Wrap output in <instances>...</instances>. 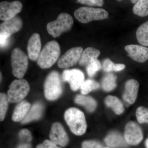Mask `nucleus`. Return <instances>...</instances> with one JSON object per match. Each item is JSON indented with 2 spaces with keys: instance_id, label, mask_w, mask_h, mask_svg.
Returning <instances> with one entry per match:
<instances>
[{
  "instance_id": "obj_1",
  "label": "nucleus",
  "mask_w": 148,
  "mask_h": 148,
  "mask_svg": "<svg viewBox=\"0 0 148 148\" xmlns=\"http://www.w3.org/2000/svg\"><path fill=\"white\" fill-rule=\"evenodd\" d=\"M64 119L71 132L80 136L84 134L87 129V123L84 113L76 108L68 109L64 114Z\"/></svg>"
},
{
  "instance_id": "obj_2",
  "label": "nucleus",
  "mask_w": 148,
  "mask_h": 148,
  "mask_svg": "<svg viewBox=\"0 0 148 148\" xmlns=\"http://www.w3.org/2000/svg\"><path fill=\"white\" fill-rule=\"evenodd\" d=\"M61 54V48L55 40L47 42L41 51L37 59V64L42 69L50 68L58 60Z\"/></svg>"
},
{
  "instance_id": "obj_3",
  "label": "nucleus",
  "mask_w": 148,
  "mask_h": 148,
  "mask_svg": "<svg viewBox=\"0 0 148 148\" xmlns=\"http://www.w3.org/2000/svg\"><path fill=\"white\" fill-rule=\"evenodd\" d=\"M63 91L60 75L53 71L48 75L44 83V95L49 101H55L61 96Z\"/></svg>"
},
{
  "instance_id": "obj_4",
  "label": "nucleus",
  "mask_w": 148,
  "mask_h": 148,
  "mask_svg": "<svg viewBox=\"0 0 148 148\" xmlns=\"http://www.w3.org/2000/svg\"><path fill=\"white\" fill-rule=\"evenodd\" d=\"M73 23V17L69 14L63 12L58 15L55 21L48 23L47 29L49 34L55 38L64 32L70 31Z\"/></svg>"
},
{
  "instance_id": "obj_5",
  "label": "nucleus",
  "mask_w": 148,
  "mask_h": 148,
  "mask_svg": "<svg viewBox=\"0 0 148 148\" xmlns=\"http://www.w3.org/2000/svg\"><path fill=\"white\" fill-rule=\"evenodd\" d=\"M108 12L103 8L83 7L77 9L74 12V16L82 24H87L92 21L102 20L108 16Z\"/></svg>"
},
{
  "instance_id": "obj_6",
  "label": "nucleus",
  "mask_w": 148,
  "mask_h": 148,
  "mask_svg": "<svg viewBox=\"0 0 148 148\" xmlns=\"http://www.w3.org/2000/svg\"><path fill=\"white\" fill-rule=\"evenodd\" d=\"M12 73L14 76L21 79L24 76L29 65L27 54L18 48L14 49L11 56Z\"/></svg>"
},
{
  "instance_id": "obj_7",
  "label": "nucleus",
  "mask_w": 148,
  "mask_h": 148,
  "mask_svg": "<svg viewBox=\"0 0 148 148\" xmlns=\"http://www.w3.org/2000/svg\"><path fill=\"white\" fill-rule=\"evenodd\" d=\"M30 90V86L26 80L16 79L14 80L9 86L7 97L9 102L16 103L24 99Z\"/></svg>"
},
{
  "instance_id": "obj_8",
  "label": "nucleus",
  "mask_w": 148,
  "mask_h": 148,
  "mask_svg": "<svg viewBox=\"0 0 148 148\" xmlns=\"http://www.w3.org/2000/svg\"><path fill=\"white\" fill-rule=\"evenodd\" d=\"M124 138L128 145H137L143 139L142 130L136 123L129 121L125 127Z\"/></svg>"
},
{
  "instance_id": "obj_9",
  "label": "nucleus",
  "mask_w": 148,
  "mask_h": 148,
  "mask_svg": "<svg viewBox=\"0 0 148 148\" xmlns=\"http://www.w3.org/2000/svg\"><path fill=\"white\" fill-rule=\"evenodd\" d=\"M83 51V48L80 47L70 49L58 60V67L60 69H67L75 66L79 63Z\"/></svg>"
},
{
  "instance_id": "obj_10",
  "label": "nucleus",
  "mask_w": 148,
  "mask_h": 148,
  "mask_svg": "<svg viewBox=\"0 0 148 148\" xmlns=\"http://www.w3.org/2000/svg\"><path fill=\"white\" fill-rule=\"evenodd\" d=\"M62 79L65 82H68L71 89L76 91L80 88L84 81V75L80 70L77 69L66 70L63 72Z\"/></svg>"
},
{
  "instance_id": "obj_11",
  "label": "nucleus",
  "mask_w": 148,
  "mask_h": 148,
  "mask_svg": "<svg viewBox=\"0 0 148 148\" xmlns=\"http://www.w3.org/2000/svg\"><path fill=\"white\" fill-rule=\"evenodd\" d=\"M22 5L18 1L0 3V19L6 21L15 17L22 9Z\"/></svg>"
},
{
  "instance_id": "obj_12",
  "label": "nucleus",
  "mask_w": 148,
  "mask_h": 148,
  "mask_svg": "<svg viewBox=\"0 0 148 148\" xmlns=\"http://www.w3.org/2000/svg\"><path fill=\"white\" fill-rule=\"evenodd\" d=\"M49 138L53 143L62 147H66L69 142V137L66 130L63 125L58 122L52 124L49 133Z\"/></svg>"
},
{
  "instance_id": "obj_13",
  "label": "nucleus",
  "mask_w": 148,
  "mask_h": 148,
  "mask_svg": "<svg viewBox=\"0 0 148 148\" xmlns=\"http://www.w3.org/2000/svg\"><path fill=\"white\" fill-rule=\"evenodd\" d=\"M127 55L132 60L143 63L148 60V48L137 45H130L125 47Z\"/></svg>"
},
{
  "instance_id": "obj_14",
  "label": "nucleus",
  "mask_w": 148,
  "mask_h": 148,
  "mask_svg": "<svg viewBox=\"0 0 148 148\" xmlns=\"http://www.w3.org/2000/svg\"><path fill=\"white\" fill-rule=\"evenodd\" d=\"M139 88V82L136 80L129 79L126 82L122 95L123 99L126 104L131 105L135 103L138 96Z\"/></svg>"
},
{
  "instance_id": "obj_15",
  "label": "nucleus",
  "mask_w": 148,
  "mask_h": 148,
  "mask_svg": "<svg viewBox=\"0 0 148 148\" xmlns=\"http://www.w3.org/2000/svg\"><path fill=\"white\" fill-rule=\"evenodd\" d=\"M22 25V19L18 16H15L1 24L0 35L10 38L12 35L18 32L21 29Z\"/></svg>"
},
{
  "instance_id": "obj_16",
  "label": "nucleus",
  "mask_w": 148,
  "mask_h": 148,
  "mask_svg": "<svg viewBox=\"0 0 148 148\" xmlns=\"http://www.w3.org/2000/svg\"><path fill=\"white\" fill-rule=\"evenodd\" d=\"M41 49L40 36L38 34L35 33L30 37L28 41L27 51L29 58L33 61L37 60L41 51Z\"/></svg>"
},
{
  "instance_id": "obj_17",
  "label": "nucleus",
  "mask_w": 148,
  "mask_h": 148,
  "mask_svg": "<svg viewBox=\"0 0 148 148\" xmlns=\"http://www.w3.org/2000/svg\"><path fill=\"white\" fill-rule=\"evenodd\" d=\"M105 142L108 147L113 148H125L128 145L124 137L116 132L109 133L105 138Z\"/></svg>"
},
{
  "instance_id": "obj_18",
  "label": "nucleus",
  "mask_w": 148,
  "mask_h": 148,
  "mask_svg": "<svg viewBox=\"0 0 148 148\" xmlns=\"http://www.w3.org/2000/svg\"><path fill=\"white\" fill-rule=\"evenodd\" d=\"M101 54L100 50L94 47L86 48L83 51L79 64L82 66H87L93 61L97 60Z\"/></svg>"
},
{
  "instance_id": "obj_19",
  "label": "nucleus",
  "mask_w": 148,
  "mask_h": 148,
  "mask_svg": "<svg viewBox=\"0 0 148 148\" xmlns=\"http://www.w3.org/2000/svg\"><path fill=\"white\" fill-rule=\"evenodd\" d=\"M31 104L26 101H22L17 104L14 111L12 119L14 121L19 122L23 120L30 110Z\"/></svg>"
},
{
  "instance_id": "obj_20",
  "label": "nucleus",
  "mask_w": 148,
  "mask_h": 148,
  "mask_svg": "<svg viewBox=\"0 0 148 148\" xmlns=\"http://www.w3.org/2000/svg\"><path fill=\"white\" fill-rule=\"evenodd\" d=\"M43 109V106L41 103H35L30 109L27 116L22 121V123H27L39 119L42 115Z\"/></svg>"
},
{
  "instance_id": "obj_21",
  "label": "nucleus",
  "mask_w": 148,
  "mask_h": 148,
  "mask_svg": "<svg viewBox=\"0 0 148 148\" xmlns=\"http://www.w3.org/2000/svg\"><path fill=\"white\" fill-rule=\"evenodd\" d=\"M105 102L106 106L111 108L116 114H121L124 112V107L122 102L116 96H107L105 98Z\"/></svg>"
},
{
  "instance_id": "obj_22",
  "label": "nucleus",
  "mask_w": 148,
  "mask_h": 148,
  "mask_svg": "<svg viewBox=\"0 0 148 148\" xmlns=\"http://www.w3.org/2000/svg\"><path fill=\"white\" fill-rule=\"evenodd\" d=\"M75 102L78 105L83 106L88 112H93L96 107L97 104L96 101L90 96L77 95L75 99Z\"/></svg>"
},
{
  "instance_id": "obj_23",
  "label": "nucleus",
  "mask_w": 148,
  "mask_h": 148,
  "mask_svg": "<svg viewBox=\"0 0 148 148\" xmlns=\"http://www.w3.org/2000/svg\"><path fill=\"white\" fill-rule=\"evenodd\" d=\"M117 76L114 74H106L103 78L101 81V86L103 90L109 92L113 90L117 86Z\"/></svg>"
},
{
  "instance_id": "obj_24",
  "label": "nucleus",
  "mask_w": 148,
  "mask_h": 148,
  "mask_svg": "<svg viewBox=\"0 0 148 148\" xmlns=\"http://www.w3.org/2000/svg\"><path fill=\"white\" fill-rule=\"evenodd\" d=\"M136 34L139 43L143 46L148 47V21L138 27Z\"/></svg>"
},
{
  "instance_id": "obj_25",
  "label": "nucleus",
  "mask_w": 148,
  "mask_h": 148,
  "mask_svg": "<svg viewBox=\"0 0 148 148\" xmlns=\"http://www.w3.org/2000/svg\"><path fill=\"white\" fill-rule=\"evenodd\" d=\"M125 68L124 64H115L109 58L104 59L102 65V69L103 71L108 73L112 71H120L124 70Z\"/></svg>"
},
{
  "instance_id": "obj_26",
  "label": "nucleus",
  "mask_w": 148,
  "mask_h": 148,
  "mask_svg": "<svg viewBox=\"0 0 148 148\" xmlns=\"http://www.w3.org/2000/svg\"><path fill=\"white\" fill-rule=\"evenodd\" d=\"M133 12L141 17L148 16V0H140L133 7Z\"/></svg>"
},
{
  "instance_id": "obj_27",
  "label": "nucleus",
  "mask_w": 148,
  "mask_h": 148,
  "mask_svg": "<svg viewBox=\"0 0 148 148\" xmlns=\"http://www.w3.org/2000/svg\"><path fill=\"white\" fill-rule=\"evenodd\" d=\"M100 84L94 80L88 79L84 80L81 86V92L83 95H86L93 90L99 89Z\"/></svg>"
},
{
  "instance_id": "obj_28",
  "label": "nucleus",
  "mask_w": 148,
  "mask_h": 148,
  "mask_svg": "<svg viewBox=\"0 0 148 148\" xmlns=\"http://www.w3.org/2000/svg\"><path fill=\"white\" fill-rule=\"evenodd\" d=\"M8 100L7 95L4 93L0 94V119L2 121L5 119L8 108Z\"/></svg>"
},
{
  "instance_id": "obj_29",
  "label": "nucleus",
  "mask_w": 148,
  "mask_h": 148,
  "mask_svg": "<svg viewBox=\"0 0 148 148\" xmlns=\"http://www.w3.org/2000/svg\"><path fill=\"white\" fill-rule=\"evenodd\" d=\"M137 121L140 123H148V108L144 107H138L136 111Z\"/></svg>"
},
{
  "instance_id": "obj_30",
  "label": "nucleus",
  "mask_w": 148,
  "mask_h": 148,
  "mask_svg": "<svg viewBox=\"0 0 148 148\" xmlns=\"http://www.w3.org/2000/svg\"><path fill=\"white\" fill-rule=\"evenodd\" d=\"M102 68L101 62L97 59L86 66V71L89 77H93Z\"/></svg>"
},
{
  "instance_id": "obj_31",
  "label": "nucleus",
  "mask_w": 148,
  "mask_h": 148,
  "mask_svg": "<svg viewBox=\"0 0 148 148\" xmlns=\"http://www.w3.org/2000/svg\"><path fill=\"white\" fill-rule=\"evenodd\" d=\"M19 139L26 143H29L32 140V135L31 132L28 130L23 129L19 131L18 135Z\"/></svg>"
},
{
  "instance_id": "obj_32",
  "label": "nucleus",
  "mask_w": 148,
  "mask_h": 148,
  "mask_svg": "<svg viewBox=\"0 0 148 148\" xmlns=\"http://www.w3.org/2000/svg\"><path fill=\"white\" fill-rule=\"evenodd\" d=\"M103 145L100 142L95 140H87L83 142L81 148H101Z\"/></svg>"
},
{
  "instance_id": "obj_33",
  "label": "nucleus",
  "mask_w": 148,
  "mask_h": 148,
  "mask_svg": "<svg viewBox=\"0 0 148 148\" xmlns=\"http://www.w3.org/2000/svg\"><path fill=\"white\" fill-rule=\"evenodd\" d=\"M77 2L82 4L92 6H103L104 1L103 0H78Z\"/></svg>"
},
{
  "instance_id": "obj_34",
  "label": "nucleus",
  "mask_w": 148,
  "mask_h": 148,
  "mask_svg": "<svg viewBox=\"0 0 148 148\" xmlns=\"http://www.w3.org/2000/svg\"><path fill=\"white\" fill-rule=\"evenodd\" d=\"M36 148H62L58 147L57 145L51 140H46L41 144L38 145Z\"/></svg>"
},
{
  "instance_id": "obj_35",
  "label": "nucleus",
  "mask_w": 148,
  "mask_h": 148,
  "mask_svg": "<svg viewBox=\"0 0 148 148\" xmlns=\"http://www.w3.org/2000/svg\"><path fill=\"white\" fill-rule=\"evenodd\" d=\"M16 148H32V146L29 143H23L19 145Z\"/></svg>"
},
{
  "instance_id": "obj_36",
  "label": "nucleus",
  "mask_w": 148,
  "mask_h": 148,
  "mask_svg": "<svg viewBox=\"0 0 148 148\" xmlns=\"http://www.w3.org/2000/svg\"><path fill=\"white\" fill-rule=\"evenodd\" d=\"M145 146L146 148H148V138L146 140L145 142Z\"/></svg>"
},
{
  "instance_id": "obj_37",
  "label": "nucleus",
  "mask_w": 148,
  "mask_h": 148,
  "mask_svg": "<svg viewBox=\"0 0 148 148\" xmlns=\"http://www.w3.org/2000/svg\"><path fill=\"white\" fill-rule=\"evenodd\" d=\"M138 1H137V0H136V1H131V2L135 4L137 3Z\"/></svg>"
},
{
  "instance_id": "obj_38",
  "label": "nucleus",
  "mask_w": 148,
  "mask_h": 148,
  "mask_svg": "<svg viewBox=\"0 0 148 148\" xmlns=\"http://www.w3.org/2000/svg\"><path fill=\"white\" fill-rule=\"evenodd\" d=\"M101 148H110V147H102Z\"/></svg>"
}]
</instances>
